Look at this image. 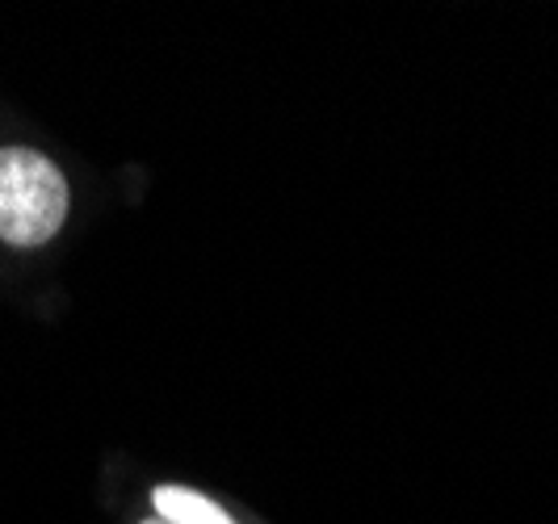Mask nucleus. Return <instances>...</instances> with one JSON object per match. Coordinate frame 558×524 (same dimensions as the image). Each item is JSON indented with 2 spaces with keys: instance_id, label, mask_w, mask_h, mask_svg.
I'll return each instance as SVG.
<instances>
[{
  "instance_id": "nucleus-3",
  "label": "nucleus",
  "mask_w": 558,
  "mask_h": 524,
  "mask_svg": "<svg viewBox=\"0 0 558 524\" xmlns=\"http://www.w3.org/2000/svg\"><path fill=\"white\" fill-rule=\"evenodd\" d=\"M143 524H165V521H143Z\"/></svg>"
},
{
  "instance_id": "nucleus-1",
  "label": "nucleus",
  "mask_w": 558,
  "mask_h": 524,
  "mask_svg": "<svg viewBox=\"0 0 558 524\" xmlns=\"http://www.w3.org/2000/svg\"><path fill=\"white\" fill-rule=\"evenodd\" d=\"M68 219V181L34 147H0V240L38 248Z\"/></svg>"
},
{
  "instance_id": "nucleus-2",
  "label": "nucleus",
  "mask_w": 558,
  "mask_h": 524,
  "mask_svg": "<svg viewBox=\"0 0 558 524\" xmlns=\"http://www.w3.org/2000/svg\"><path fill=\"white\" fill-rule=\"evenodd\" d=\"M151 503H156V521L165 524H235L215 499L197 496L190 487H156Z\"/></svg>"
}]
</instances>
